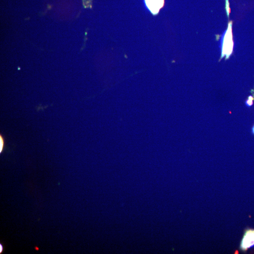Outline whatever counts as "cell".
<instances>
[{
    "instance_id": "6",
    "label": "cell",
    "mask_w": 254,
    "mask_h": 254,
    "mask_svg": "<svg viewBox=\"0 0 254 254\" xmlns=\"http://www.w3.org/2000/svg\"><path fill=\"white\" fill-rule=\"evenodd\" d=\"M252 132L254 134V126H253V128H252Z\"/></svg>"
},
{
    "instance_id": "5",
    "label": "cell",
    "mask_w": 254,
    "mask_h": 254,
    "mask_svg": "<svg viewBox=\"0 0 254 254\" xmlns=\"http://www.w3.org/2000/svg\"><path fill=\"white\" fill-rule=\"evenodd\" d=\"M3 246H1V245H0V253H1V251H3Z\"/></svg>"
},
{
    "instance_id": "3",
    "label": "cell",
    "mask_w": 254,
    "mask_h": 254,
    "mask_svg": "<svg viewBox=\"0 0 254 254\" xmlns=\"http://www.w3.org/2000/svg\"><path fill=\"white\" fill-rule=\"evenodd\" d=\"M253 99H254V98H253V97H252L251 96H249L248 99L247 100V101H246V103H246V106L249 107L252 106V105H253Z\"/></svg>"
},
{
    "instance_id": "2",
    "label": "cell",
    "mask_w": 254,
    "mask_h": 254,
    "mask_svg": "<svg viewBox=\"0 0 254 254\" xmlns=\"http://www.w3.org/2000/svg\"><path fill=\"white\" fill-rule=\"evenodd\" d=\"M145 1L149 10L154 14L158 13L164 5V0H145Z\"/></svg>"
},
{
    "instance_id": "1",
    "label": "cell",
    "mask_w": 254,
    "mask_h": 254,
    "mask_svg": "<svg viewBox=\"0 0 254 254\" xmlns=\"http://www.w3.org/2000/svg\"><path fill=\"white\" fill-rule=\"evenodd\" d=\"M254 245V230H248L245 233L241 243L242 249L246 250Z\"/></svg>"
},
{
    "instance_id": "4",
    "label": "cell",
    "mask_w": 254,
    "mask_h": 254,
    "mask_svg": "<svg viewBox=\"0 0 254 254\" xmlns=\"http://www.w3.org/2000/svg\"><path fill=\"white\" fill-rule=\"evenodd\" d=\"M0 140H1V142H0V143H1V145H0V146H1V147H0V152H1V151L3 150V146H4V142H3V139L1 138Z\"/></svg>"
}]
</instances>
